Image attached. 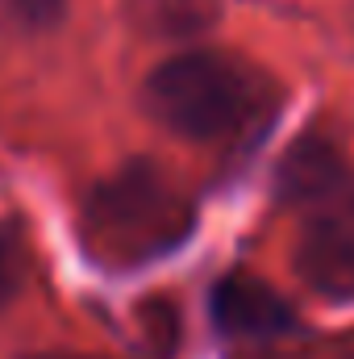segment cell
I'll return each instance as SVG.
<instances>
[{
	"label": "cell",
	"mask_w": 354,
	"mask_h": 359,
	"mask_svg": "<svg viewBox=\"0 0 354 359\" xmlns=\"http://www.w3.org/2000/svg\"><path fill=\"white\" fill-rule=\"evenodd\" d=\"M192 226L196 205L150 163H129L96 180L80 209V243L104 271H138L176 255Z\"/></svg>",
	"instance_id": "cell-1"
},
{
	"label": "cell",
	"mask_w": 354,
	"mask_h": 359,
	"mask_svg": "<svg viewBox=\"0 0 354 359\" xmlns=\"http://www.w3.org/2000/svg\"><path fill=\"white\" fill-rule=\"evenodd\" d=\"M29 359H84V355H71V351H38V355Z\"/></svg>",
	"instance_id": "cell-9"
},
{
	"label": "cell",
	"mask_w": 354,
	"mask_h": 359,
	"mask_svg": "<svg viewBox=\"0 0 354 359\" xmlns=\"http://www.w3.org/2000/svg\"><path fill=\"white\" fill-rule=\"evenodd\" d=\"M296 268L317 292L334 301H354V205L317 213L309 222Z\"/></svg>",
	"instance_id": "cell-3"
},
{
	"label": "cell",
	"mask_w": 354,
	"mask_h": 359,
	"mask_svg": "<svg viewBox=\"0 0 354 359\" xmlns=\"http://www.w3.org/2000/svg\"><path fill=\"white\" fill-rule=\"evenodd\" d=\"M213 318L234 339H271L292 326V305L263 276L234 271L213 288Z\"/></svg>",
	"instance_id": "cell-4"
},
{
	"label": "cell",
	"mask_w": 354,
	"mask_h": 359,
	"mask_svg": "<svg viewBox=\"0 0 354 359\" xmlns=\"http://www.w3.org/2000/svg\"><path fill=\"white\" fill-rule=\"evenodd\" d=\"M279 180H283V196H288V201L321 205V201H330V196L342 188L346 163H342V155H338L334 142L304 138V142H296V151H292V159L283 163Z\"/></svg>",
	"instance_id": "cell-6"
},
{
	"label": "cell",
	"mask_w": 354,
	"mask_h": 359,
	"mask_svg": "<svg viewBox=\"0 0 354 359\" xmlns=\"http://www.w3.org/2000/svg\"><path fill=\"white\" fill-rule=\"evenodd\" d=\"M125 21L155 42H187L221 21V0H121Z\"/></svg>",
	"instance_id": "cell-5"
},
{
	"label": "cell",
	"mask_w": 354,
	"mask_h": 359,
	"mask_svg": "<svg viewBox=\"0 0 354 359\" xmlns=\"http://www.w3.org/2000/svg\"><path fill=\"white\" fill-rule=\"evenodd\" d=\"M13 288H17V255L8 243H0V305L13 297Z\"/></svg>",
	"instance_id": "cell-8"
},
{
	"label": "cell",
	"mask_w": 354,
	"mask_h": 359,
	"mask_svg": "<svg viewBox=\"0 0 354 359\" xmlns=\"http://www.w3.org/2000/svg\"><path fill=\"white\" fill-rule=\"evenodd\" d=\"M67 13V0H0V34L4 38H42Z\"/></svg>",
	"instance_id": "cell-7"
},
{
	"label": "cell",
	"mask_w": 354,
	"mask_h": 359,
	"mask_svg": "<svg viewBox=\"0 0 354 359\" xmlns=\"http://www.w3.org/2000/svg\"><path fill=\"white\" fill-rule=\"evenodd\" d=\"M146 113L187 142H229L263 121L271 84L259 67L225 50H179L142 84Z\"/></svg>",
	"instance_id": "cell-2"
}]
</instances>
